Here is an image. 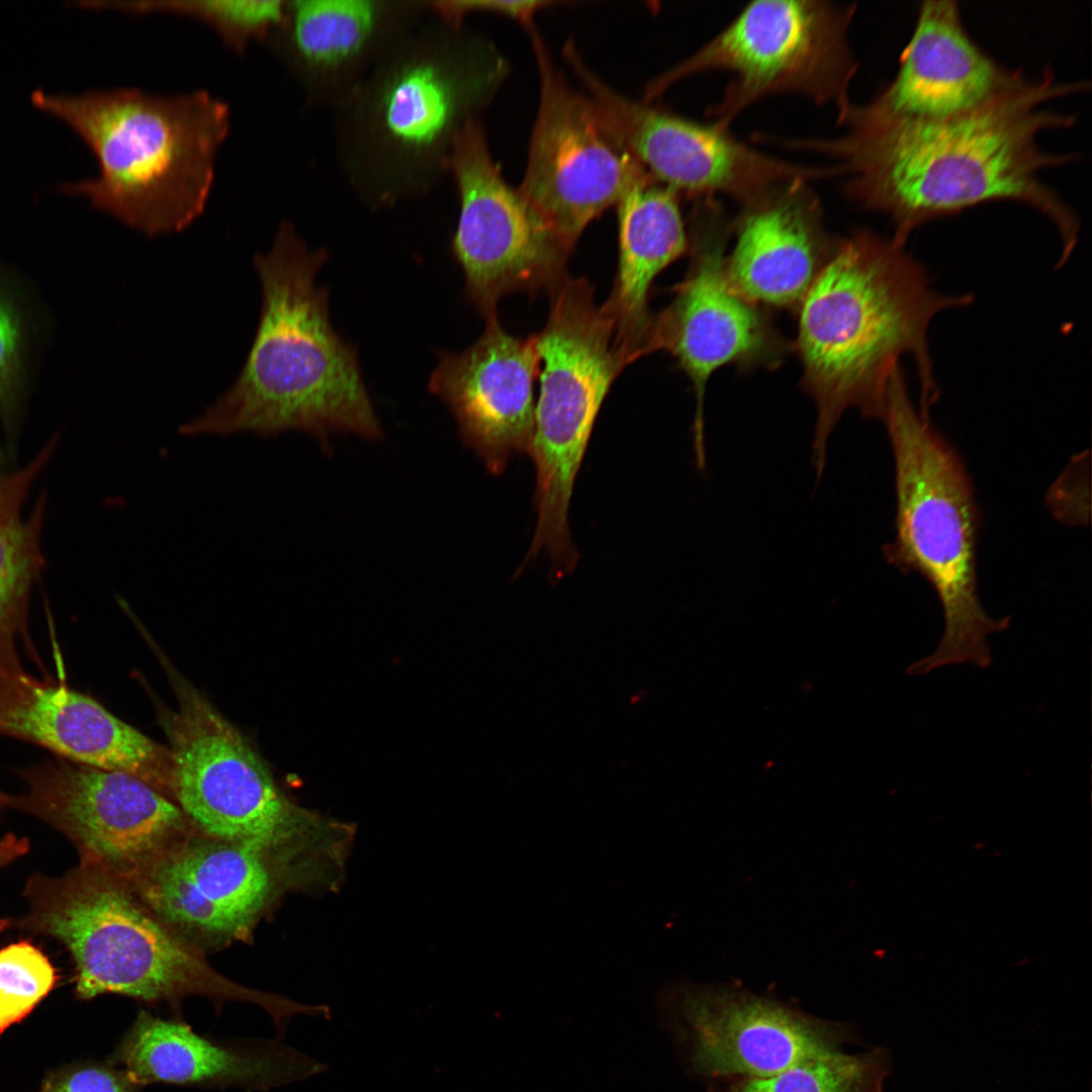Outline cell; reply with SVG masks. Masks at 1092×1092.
I'll list each match as a JSON object with an SVG mask.
<instances>
[{"label": "cell", "mask_w": 1092, "mask_h": 1092, "mask_svg": "<svg viewBox=\"0 0 1092 1092\" xmlns=\"http://www.w3.org/2000/svg\"><path fill=\"white\" fill-rule=\"evenodd\" d=\"M280 1040L220 1041L197 1033L183 1018H161L141 1009L109 1061L142 1087H236L247 1092H267L329 1069Z\"/></svg>", "instance_id": "cell-20"}, {"label": "cell", "mask_w": 1092, "mask_h": 1092, "mask_svg": "<svg viewBox=\"0 0 1092 1092\" xmlns=\"http://www.w3.org/2000/svg\"><path fill=\"white\" fill-rule=\"evenodd\" d=\"M508 71L490 42L462 27L441 21L406 33L338 104L341 154L356 188L378 205L427 191Z\"/></svg>", "instance_id": "cell-4"}, {"label": "cell", "mask_w": 1092, "mask_h": 1092, "mask_svg": "<svg viewBox=\"0 0 1092 1092\" xmlns=\"http://www.w3.org/2000/svg\"><path fill=\"white\" fill-rule=\"evenodd\" d=\"M662 1019L686 1042L692 1068L709 1077L756 1078L841 1051L842 1024L729 984L675 981L658 996Z\"/></svg>", "instance_id": "cell-15"}, {"label": "cell", "mask_w": 1092, "mask_h": 1092, "mask_svg": "<svg viewBox=\"0 0 1092 1092\" xmlns=\"http://www.w3.org/2000/svg\"><path fill=\"white\" fill-rule=\"evenodd\" d=\"M1059 81L1051 67L1025 78L988 105L944 119L846 121L838 138L786 140V147L830 156L842 167L844 191L861 207L887 214L893 237L906 243L919 225L995 201H1014L1056 226L1062 254H1072L1079 221L1042 179V171L1075 159L1038 144L1048 130L1067 129L1076 116L1049 107L1086 89Z\"/></svg>", "instance_id": "cell-1"}, {"label": "cell", "mask_w": 1092, "mask_h": 1092, "mask_svg": "<svg viewBox=\"0 0 1092 1092\" xmlns=\"http://www.w3.org/2000/svg\"><path fill=\"white\" fill-rule=\"evenodd\" d=\"M972 294L931 287L925 267L895 238L859 231L832 248L800 302L798 350L803 387L814 400L812 464L819 483L827 442L842 414L884 415L888 383L901 356L915 361L920 404L937 398L927 332L940 311L972 303Z\"/></svg>", "instance_id": "cell-2"}, {"label": "cell", "mask_w": 1092, "mask_h": 1092, "mask_svg": "<svg viewBox=\"0 0 1092 1092\" xmlns=\"http://www.w3.org/2000/svg\"><path fill=\"white\" fill-rule=\"evenodd\" d=\"M1025 78L974 41L958 2L925 1L893 79L869 102L852 103L838 124L950 118L988 105Z\"/></svg>", "instance_id": "cell-18"}, {"label": "cell", "mask_w": 1092, "mask_h": 1092, "mask_svg": "<svg viewBox=\"0 0 1092 1092\" xmlns=\"http://www.w3.org/2000/svg\"><path fill=\"white\" fill-rule=\"evenodd\" d=\"M696 202L692 263L670 304L652 315L648 353L669 352L692 382L693 445L697 467L703 471L704 402L710 377L728 364H753L776 356L779 340L756 305L729 283L724 257L727 225L720 206L714 198Z\"/></svg>", "instance_id": "cell-16"}, {"label": "cell", "mask_w": 1092, "mask_h": 1092, "mask_svg": "<svg viewBox=\"0 0 1092 1092\" xmlns=\"http://www.w3.org/2000/svg\"><path fill=\"white\" fill-rule=\"evenodd\" d=\"M548 292L547 322L534 335L542 369L529 449L537 523L527 557L545 552L561 568L577 559L568 511L595 422L613 382L633 361L585 279L566 274Z\"/></svg>", "instance_id": "cell-9"}, {"label": "cell", "mask_w": 1092, "mask_h": 1092, "mask_svg": "<svg viewBox=\"0 0 1092 1092\" xmlns=\"http://www.w3.org/2000/svg\"><path fill=\"white\" fill-rule=\"evenodd\" d=\"M98 5L121 11L173 13L209 25L224 43L243 54L253 40L266 38L284 23L286 1H117Z\"/></svg>", "instance_id": "cell-27"}, {"label": "cell", "mask_w": 1092, "mask_h": 1092, "mask_svg": "<svg viewBox=\"0 0 1092 1092\" xmlns=\"http://www.w3.org/2000/svg\"><path fill=\"white\" fill-rule=\"evenodd\" d=\"M928 413L929 407L913 404L897 368L882 418L895 463L896 535L883 551L891 564L929 581L944 616L938 646L912 663L910 674L959 663L986 668L992 663L987 638L1010 625V617L995 619L980 602L972 485L959 455L933 428Z\"/></svg>", "instance_id": "cell-7"}, {"label": "cell", "mask_w": 1092, "mask_h": 1092, "mask_svg": "<svg viewBox=\"0 0 1092 1092\" xmlns=\"http://www.w3.org/2000/svg\"><path fill=\"white\" fill-rule=\"evenodd\" d=\"M856 4L816 0H756L695 54L652 80L645 102L674 83L708 71L732 74L708 115L725 129L756 101L795 93L834 106L837 123L852 102L850 84L858 63L848 30Z\"/></svg>", "instance_id": "cell-10"}, {"label": "cell", "mask_w": 1092, "mask_h": 1092, "mask_svg": "<svg viewBox=\"0 0 1092 1092\" xmlns=\"http://www.w3.org/2000/svg\"><path fill=\"white\" fill-rule=\"evenodd\" d=\"M891 1070L889 1051H842L796 1064L766 1077L740 1078L721 1092H883Z\"/></svg>", "instance_id": "cell-26"}, {"label": "cell", "mask_w": 1092, "mask_h": 1092, "mask_svg": "<svg viewBox=\"0 0 1092 1092\" xmlns=\"http://www.w3.org/2000/svg\"><path fill=\"white\" fill-rule=\"evenodd\" d=\"M617 205L618 271L602 307L614 323L620 347L635 361L648 354L650 286L689 250L690 240L678 194L649 173L636 181Z\"/></svg>", "instance_id": "cell-24"}, {"label": "cell", "mask_w": 1092, "mask_h": 1092, "mask_svg": "<svg viewBox=\"0 0 1092 1092\" xmlns=\"http://www.w3.org/2000/svg\"><path fill=\"white\" fill-rule=\"evenodd\" d=\"M546 0H443L428 2L429 9L441 21L455 27H461L462 20L472 12H490L518 20L531 33L534 31V17L538 11L554 4Z\"/></svg>", "instance_id": "cell-31"}, {"label": "cell", "mask_w": 1092, "mask_h": 1092, "mask_svg": "<svg viewBox=\"0 0 1092 1092\" xmlns=\"http://www.w3.org/2000/svg\"><path fill=\"white\" fill-rule=\"evenodd\" d=\"M11 924V920L6 918H0V932L4 931Z\"/></svg>", "instance_id": "cell-33"}, {"label": "cell", "mask_w": 1092, "mask_h": 1092, "mask_svg": "<svg viewBox=\"0 0 1092 1092\" xmlns=\"http://www.w3.org/2000/svg\"><path fill=\"white\" fill-rule=\"evenodd\" d=\"M485 321L467 349L438 352L429 389L454 416L464 444L500 474L514 455L529 453L540 358L534 336L510 335L496 315Z\"/></svg>", "instance_id": "cell-19"}, {"label": "cell", "mask_w": 1092, "mask_h": 1092, "mask_svg": "<svg viewBox=\"0 0 1092 1092\" xmlns=\"http://www.w3.org/2000/svg\"><path fill=\"white\" fill-rule=\"evenodd\" d=\"M32 102L65 120L95 154L97 177L60 189L149 237L180 232L203 212L229 105L206 91L157 95L135 88L51 94Z\"/></svg>", "instance_id": "cell-5"}, {"label": "cell", "mask_w": 1092, "mask_h": 1092, "mask_svg": "<svg viewBox=\"0 0 1092 1092\" xmlns=\"http://www.w3.org/2000/svg\"><path fill=\"white\" fill-rule=\"evenodd\" d=\"M129 883L174 931L211 942L245 938L282 894L303 892L271 857L206 835L186 837Z\"/></svg>", "instance_id": "cell-17"}, {"label": "cell", "mask_w": 1092, "mask_h": 1092, "mask_svg": "<svg viewBox=\"0 0 1092 1092\" xmlns=\"http://www.w3.org/2000/svg\"><path fill=\"white\" fill-rule=\"evenodd\" d=\"M159 655L178 701L162 718L173 755L172 798L191 824L295 873L330 862L352 839L353 823L292 801L248 739Z\"/></svg>", "instance_id": "cell-8"}, {"label": "cell", "mask_w": 1092, "mask_h": 1092, "mask_svg": "<svg viewBox=\"0 0 1092 1092\" xmlns=\"http://www.w3.org/2000/svg\"><path fill=\"white\" fill-rule=\"evenodd\" d=\"M4 462H5L4 452H3V450H2V448L0 446V474L4 472L2 470V468L4 466Z\"/></svg>", "instance_id": "cell-34"}, {"label": "cell", "mask_w": 1092, "mask_h": 1092, "mask_svg": "<svg viewBox=\"0 0 1092 1092\" xmlns=\"http://www.w3.org/2000/svg\"><path fill=\"white\" fill-rule=\"evenodd\" d=\"M810 182L789 180L742 204L725 269L733 289L753 304L800 303L830 255Z\"/></svg>", "instance_id": "cell-21"}, {"label": "cell", "mask_w": 1092, "mask_h": 1092, "mask_svg": "<svg viewBox=\"0 0 1092 1092\" xmlns=\"http://www.w3.org/2000/svg\"><path fill=\"white\" fill-rule=\"evenodd\" d=\"M328 258L325 248L309 249L294 225L282 221L271 249L254 258L262 308L244 367L181 434L269 438L297 430L322 442L337 431L381 437L357 348L334 329L329 291L315 284Z\"/></svg>", "instance_id": "cell-3"}, {"label": "cell", "mask_w": 1092, "mask_h": 1092, "mask_svg": "<svg viewBox=\"0 0 1092 1092\" xmlns=\"http://www.w3.org/2000/svg\"><path fill=\"white\" fill-rule=\"evenodd\" d=\"M14 295L0 278V418L12 437L19 422L24 377V325Z\"/></svg>", "instance_id": "cell-29"}, {"label": "cell", "mask_w": 1092, "mask_h": 1092, "mask_svg": "<svg viewBox=\"0 0 1092 1092\" xmlns=\"http://www.w3.org/2000/svg\"><path fill=\"white\" fill-rule=\"evenodd\" d=\"M123 1069L107 1062H82L49 1073L38 1092H141Z\"/></svg>", "instance_id": "cell-30"}, {"label": "cell", "mask_w": 1092, "mask_h": 1092, "mask_svg": "<svg viewBox=\"0 0 1092 1092\" xmlns=\"http://www.w3.org/2000/svg\"><path fill=\"white\" fill-rule=\"evenodd\" d=\"M23 790L9 795L20 810L63 833L80 861L131 880L188 837L180 807L132 776L60 757L16 770Z\"/></svg>", "instance_id": "cell-12"}, {"label": "cell", "mask_w": 1092, "mask_h": 1092, "mask_svg": "<svg viewBox=\"0 0 1092 1092\" xmlns=\"http://www.w3.org/2000/svg\"><path fill=\"white\" fill-rule=\"evenodd\" d=\"M564 57L629 151L677 194L696 200L724 194L743 204L789 180L842 176L838 164L817 167L779 159L714 122L694 121L623 96L592 72L576 50Z\"/></svg>", "instance_id": "cell-14"}, {"label": "cell", "mask_w": 1092, "mask_h": 1092, "mask_svg": "<svg viewBox=\"0 0 1092 1092\" xmlns=\"http://www.w3.org/2000/svg\"><path fill=\"white\" fill-rule=\"evenodd\" d=\"M49 958L28 941L0 949V1034L25 1018L57 983Z\"/></svg>", "instance_id": "cell-28"}, {"label": "cell", "mask_w": 1092, "mask_h": 1092, "mask_svg": "<svg viewBox=\"0 0 1092 1092\" xmlns=\"http://www.w3.org/2000/svg\"><path fill=\"white\" fill-rule=\"evenodd\" d=\"M20 929L55 938L74 963L81 1000L105 994L178 1006L187 996L253 1003L278 1018L283 995L251 990L219 976L141 899L128 880L94 863L61 877L32 875Z\"/></svg>", "instance_id": "cell-6"}, {"label": "cell", "mask_w": 1092, "mask_h": 1092, "mask_svg": "<svg viewBox=\"0 0 1092 1092\" xmlns=\"http://www.w3.org/2000/svg\"><path fill=\"white\" fill-rule=\"evenodd\" d=\"M0 801H1V791H0Z\"/></svg>", "instance_id": "cell-35"}, {"label": "cell", "mask_w": 1092, "mask_h": 1092, "mask_svg": "<svg viewBox=\"0 0 1092 1092\" xmlns=\"http://www.w3.org/2000/svg\"><path fill=\"white\" fill-rule=\"evenodd\" d=\"M0 735L75 763L119 772L138 763L144 747L139 730L91 697L25 670L0 673Z\"/></svg>", "instance_id": "cell-23"}, {"label": "cell", "mask_w": 1092, "mask_h": 1092, "mask_svg": "<svg viewBox=\"0 0 1092 1092\" xmlns=\"http://www.w3.org/2000/svg\"><path fill=\"white\" fill-rule=\"evenodd\" d=\"M59 439V433L53 435L27 464L0 474V673L24 671L19 645L33 649L28 606L32 585L46 565L40 538L47 495H39L27 518L22 516V507Z\"/></svg>", "instance_id": "cell-25"}, {"label": "cell", "mask_w": 1092, "mask_h": 1092, "mask_svg": "<svg viewBox=\"0 0 1092 1092\" xmlns=\"http://www.w3.org/2000/svg\"><path fill=\"white\" fill-rule=\"evenodd\" d=\"M427 7L428 2L286 1L276 32L312 98L340 104Z\"/></svg>", "instance_id": "cell-22"}, {"label": "cell", "mask_w": 1092, "mask_h": 1092, "mask_svg": "<svg viewBox=\"0 0 1092 1092\" xmlns=\"http://www.w3.org/2000/svg\"><path fill=\"white\" fill-rule=\"evenodd\" d=\"M460 212L450 251L465 293L485 320L517 291H549L565 275L569 253L504 179L478 117L456 134L447 162Z\"/></svg>", "instance_id": "cell-13"}, {"label": "cell", "mask_w": 1092, "mask_h": 1092, "mask_svg": "<svg viewBox=\"0 0 1092 1092\" xmlns=\"http://www.w3.org/2000/svg\"><path fill=\"white\" fill-rule=\"evenodd\" d=\"M28 849L29 843L25 837H18L12 833L4 835L0 839V868L24 855Z\"/></svg>", "instance_id": "cell-32"}, {"label": "cell", "mask_w": 1092, "mask_h": 1092, "mask_svg": "<svg viewBox=\"0 0 1092 1092\" xmlns=\"http://www.w3.org/2000/svg\"><path fill=\"white\" fill-rule=\"evenodd\" d=\"M540 96L518 192L570 254L584 229L648 172L587 94L574 90L534 31Z\"/></svg>", "instance_id": "cell-11"}]
</instances>
